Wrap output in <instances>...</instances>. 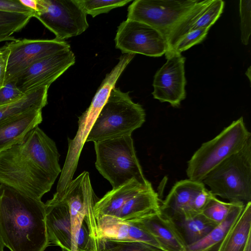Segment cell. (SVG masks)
I'll return each instance as SVG.
<instances>
[{"mask_svg": "<svg viewBox=\"0 0 251 251\" xmlns=\"http://www.w3.org/2000/svg\"><path fill=\"white\" fill-rule=\"evenodd\" d=\"M55 142L38 126L0 152V184L41 200L61 173Z\"/></svg>", "mask_w": 251, "mask_h": 251, "instance_id": "obj_1", "label": "cell"}, {"mask_svg": "<svg viewBox=\"0 0 251 251\" xmlns=\"http://www.w3.org/2000/svg\"><path fill=\"white\" fill-rule=\"evenodd\" d=\"M0 236L10 251H45L50 245L45 203L0 184Z\"/></svg>", "mask_w": 251, "mask_h": 251, "instance_id": "obj_2", "label": "cell"}, {"mask_svg": "<svg viewBox=\"0 0 251 251\" xmlns=\"http://www.w3.org/2000/svg\"><path fill=\"white\" fill-rule=\"evenodd\" d=\"M142 106L134 102L129 92L114 87L100 112L86 142L94 143L125 136L140 127L145 121Z\"/></svg>", "mask_w": 251, "mask_h": 251, "instance_id": "obj_3", "label": "cell"}, {"mask_svg": "<svg viewBox=\"0 0 251 251\" xmlns=\"http://www.w3.org/2000/svg\"><path fill=\"white\" fill-rule=\"evenodd\" d=\"M202 182L212 195L229 202H251V140L211 171Z\"/></svg>", "mask_w": 251, "mask_h": 251, "instance_id": "obj_4", "label": "cell"}, {"mask_svg": "<svg viewBox=\"0 0 251 251\" xmlns=\"http://www.w3.org/2000/svg\"><path fill=\"white\" fill-rule=\"evenodd\" d=\"M94 147L96 168L113 188L133 179L144 185L151 183L144 175L131 136L95 142Z\"/></svg>", "mask_w": 251, "mask_h": 251, "instance_id": "obj_5", "label": "cell"}, {"mask_svg": "<svg viewBox=\"0 0 251 251\" xmlns=\"http://www.w3.org/2000/svg\"><path fill=\"white\" fill-rule=\"evenodd\" d=\"M250 140L251 133L241 117L195 151L188 162L186 172L188 179L202 182L211 171L240 151Z\"/></svg>", "mask_w": 251, "mask_h": 251, "instance_id": "obj_6", "label": "cell"}, {"mask_svg": "<svg viewBox=\"0 0 251 251\" xmlns=\"http://www.w3.org/2000/svg\"><path fill=\"white\" fill-rule=\"evenodd\" d=\"M115 82L106 77L102 81L94 97L90 106L79 117L78 128L73 139H68V150L60 176L57 183L56 192L53 197L61 198L73 180L79 158L87 137L100 112L108 98Z\"/></svg>", "mask_w": 251, "mask_h": 251, "instance_id": "obj_7", "label": "cell"}, {"mask_svg": "<svg viewBox=\"0 0 251 251\" xmlns=\"http://www.w3.org/2000/svg\"><path fill=\"white\" fill-rule=\"evenodd\" d=\"M199 0H135L127 9V19L148 25L167 39L176 25Z\"/></svg>", "mask_w": 251, "mask_h": 251, "instance_id": "obj_8", "label": "cell"}, {"mask_svg": "<svg viewBox=\"0 0 251 251\" xmlns=\"http://www.w3.org/2000/svg\"><path fill=\"white\" fill-rule=\"evenodd\" d=\"M37 7L33 17L53 33L57 40L80 35L89 27L87 14L76 0H37Z\"/></svg>", "mask_w": 251, "mask_h": 251, "instance_id": "obj_9", "label": "cell"}, {"mask_svg": "<svg viewBox=\"0 0 251 251\" xmlns=\"http://www.w3.org/2000/svg\"><path fill=\"white\" fill-rule=\"evenodd\" d=\"M68 203L70 211L73 234L76 249V241L81 226L84 221L89 231L91 238L97 251L102 248L98 236L97 220L94 206L99 199L93 189L89 174L84 171L72 180L67 186L62 198Z\"/></svg>", "mask_w": 251, "mask_h": 251, "instance_id": "obj_10", "label": "cell"}, {"mask_svg": "<svg viewBox=\"0 0 251 251\" xmlns=\"http://www.w3.org/2000/svg\"><path fill=\"white\" fill-rule=\"evenodd\" d=\"M115 47L123 54L139 53L161 56L167 50V42L156 29L144 23L126 19L118 27Z\"/></svg>", "mask_w": 251, "mask_h": 251, "instance_id": "obj_11", "label": "cell"}, {"mask_svg": "<svg viewBox=\"0 0 251 251\" xmlns=\"http://www.w3.org/2000/svg\"><path fill=\"white\" fill-rule=\"evenodd\" d=\"M75 61V56L71 49L62 50L34 62L13 80L24 94L41 87L49 88Z\"/></svg>", "mask_w": 251, "mask_h": 251, "instance_id": "obj_12", "label": "cell"}, {"mask_svg": "<svg viewBox=\"0 0 251 251\" xmlns=\"http://www.w3.org/2000/svg\"><path fill=\"white\" fill-rule=\"evenodd\" d=\"M10 54L7 61L5 83L14 79L34 62L62 50L70 49L64 40L56 39H17L7 43Z\"/></svg>", "mask_w": 251, "mask_h": 251, "instance_id": "obj_13", "label": "cell"}, {"mask_svg": "<svg viewBox=\"0 0 251 251\" xmlns=\"http://www.w3.org/2000/svg\"><path fill=\"white\" fill-rule=\"evenodd\" d=\"M166 58V62L154 76L152 94L160 101L178 107L186 98L185 58L176 53L170 54Z\"/></svg>", "mask_w": 251, "mask_h": 251, "instance_id": "obj_14", "label": "cell"}, {"mask_svg": "<svg viewBox=\"0 0 251 251\" xmlns=\"http://www.w3.org/2000/svg\"><path fill=\"white\" fill-rule=\"evenodd\" d=\"M45 205L46 225L49 244L63 251H76L69 206L63 198H52Z\"/></svg>", "mask_w": 251, "mask_h": 251, "instance_id": "obj_15", "label": "cell"}, {"mask_svg": "<svg viewBox=\"0 0 251 251\" xmlns=\"http://www.w3.org/2000/svg\"><path fill=\"white\" fill-rule=\"evenodd\" d=\"M225 2L222 0H199L171 31L167 39L165 53L170 51L177 41L189 32L209 29L220 17Z\"/></svg>", "mask_w": 251, "mask_h": 251, "instance_id": "obj_16", "label": "cell"}, {"mask_svg": "<svg viewBox=\"0 0 251 251\" xmlns=\"http://www.w3.org/2000/svg\"><path fill=\"white\" fill-rule=\"evenodd\" d=\"M205 187L202 182L189 179L176 182L161 202L160 212L169 219L198 213L194 209V201L197 195Z\"/></svg>", "mask_w": 251, "mask_h": 251, "instance_id": "obj_17", "label": "cell"}, {"mask_svg": "<svg viewBox=\"0 0 251 251\" xmlns=\"http://www.w3.org/2000/svg\"><path fill=\"white\" fill-rule=\"evenodd\" d=\"M129 222L150 234L162 251H186V246L175 226L160 211Z\"/></svg>", "mask_w": 251, "mask_h": 251, "instance_id": "obj_18", "label": "cell"}, {"mask_svg": "<svg viewBox=\"0 0 251 251\" xmlns=\"http://www.w3.org/2000/svg\"><path fill=\"white\" fill-rule=\"evenodd\" d=\"M97 224L100 240L138 241L145 243L159 249L154 239L148 233L131 222L116 217L102 216L97 218Z\"/></svg>", "mask_w": 251, "mask_h": 251, "instance_id": "obj_19", "label": "cell"}, {"mask_svg": "<svg viewBox=\"0 0 251 251\" xmlns=\"http://www.w3.org/2000/svg\"><path fill=\"white\" fill-rule=\"evenodd\" d=\"M42 109H34L0 123V152L22 140L43 120Z\"/></svg>", "mask_w": 251, "mask_h": 251, "instance_id": "obj_20", "label": "cell"}, {"mask_svg": "<svg viewBox=\"0 0 251 251\" xmlns=\"http://www.w3.org/2000/svg\"><path fill=\"white\" fill-rule=\"evenodd\" d=\"M151 186L144 185L133 179L108 192L99 199L94 206L96 218L102 216L117 217L126 202L143 189Z\"/></svg>", "mask_w": 251, "mask_h": 251, "instance_id": "obj_21", "label": "cell"}, {"mask_svg": "<svg viewBox=\"0 0 251 251\" xmlns=\"http://www.w3.org/2000/svg\"><path fill=\"white\" fill-rule=\"evenodd\" d=\"M160 200L152 185L132 197L123 206L117 217L125 221L134 220L160 211Z\"/></svg>", "mask_w": 251, "mask_h": 251, "instance_id": "obj_22", "label": "cell"}, {"mask_svg": "<svg viewBox=\"0 0 251 251\" xmlns=\"http://www.w3.org/2000/svg\"><path fill=\"white\" fill-rule=\"evenodd\" d=\"M251 236V201L246 203L240 216L222 241L218 251H244Z\"/></svg>", "mask_w": 251, "mask_h": 251, "instance_id": "obj_23", "label": "cell"}, {"mask_svg": "<svg viewBox=\"0 0 251 251\" xmlns=\"http://www.w3.org/2000/svg\"><path fill=\"white\" fill-rule=\"evenodd\" d=\"M170 220L175 226L186 246L203 238L217 225L201 213Z\"/></svg>", "mask_w": 251, "mask_h": 251, "instance_id": "obj_24", "label": "cell"}, {"mask_svg": "<svg viewBox=\"0 0 251 251\" xmlns=\"http://www.w3.org/2000/svg\"><path fill=\"white\" fill-rule=\"evenodd\" d=\"M245 204L234 202L226 218L200 240L186 246V251H202L221 242L242 213Z\"/></svg>", "mask_w": 251, "mask_h": 251, "instance_id": "obj_25", "label": "cell"}, {"mask_svg": "<svg viewBox=\"0 0 251 251\" xmlns=\"http://www.w3.org/2000/svg\"><path fill=\"white\" fill-rule=\"evenodd\" d=\"M49 87L38 88L27 94L20 100L0 107V123L34 109H43L47 104Z\"/></svg>", "mask_w": 251, "mask_h": 251, "instance_id": "obj_26", "label": "cell"}, {"mask_svg": "<svg viewBox=\"0 0 251 251\" xmlns=\"http://www.w3.org/2000/svg\"><path fill=\"white\" fill-rule=\"evenodd\" d=\"M32 17L31 14L0 11V38H9L20 31Z\"/></svg>", "mask_w": 251, "mask_h": 251, "instance_id": "obj_27", "label": "cell"}, {"mask_svg": "<svg viewBox=\"0 0 251 251\" xmlns=\"http://www.w3.org/2000/svg\"><path fill=\"white\" fill-rule=\"evenodd\" d=\"M234 203L222 201L212 195L201 213L217 225L226 218Z\"/></svg>", "mask_w": 251, "mask_h": 251, "instance_id": "obj_28", "label": "cell"}, {"mask_svg": "<svg viewBox=\"0 0 251 251\" xmlns=\"http://www.w3.org/2000/svg\"><path fill=\"white\" fill-rule=\"evenodd\" d=\"M86 13L93 17L102 13H108L115 8L121 7L131 2L129 0H76Z\"/></svg>", "mask_w": 251, "mask_h": 251, "instance_id": "obj_29", "label": "cell"}, {"mask_svg": "<svg viewBox=\"0 0 251 251\" xmlns=\"http://www.w3.org/2000/svg\"><path fill=\"white\" fill-rule=\"evenodd\" d=\"M208 28H201L189 32L181 37L171 50L165 53V56L172 54H181L192 46L200 43L206 37Z\"/></svg>", "mask_w": 251, "mask_h": 251, "instance_id": "obj_30", "label": "cell"}, {"mask_svg": "<svg viewBox=\"0 0 251 251\" xmlns=\"http://www.w3.org/2000/svg\"><path fill=\"white\" fill-rule=\"evenodd\" d=\"M106 251H162L150 244L138 241H102Z\"/></svg>", "mask_w": 251, "mask_h": 251, "instance_id": "obj_31", "label": "cell"}, {"mask_svg": "<svg viewBox=\"0 0 251 251\" xmlns=\"http://www.w3.org/2000/svg\"><path fill=\"white\" fill-rule=\"evenodd\" d=\"M240 30L242 43L247 45L251 33V0H240Z\"/></svg>", "mask_w": 251, "mask_h": 251, "instance_id": "obj_32", "label": "cell"}, {"mask_svg": "<svg viewBox=\"0 0 251 251\" xmlns=\"http://www.w3.org/2000/svg\"><path fill=\"white\" fill-rule=\"evenodd\" d=\"M25 94L17 88L14 80L6 82L0 89V107L20 100Z\"/></svg>", "mask_w": 251, "mask_h": 251, "instance_id": "obj_33", "label": "cell"}, {"mask_svg": "<svg viewBox=\"0 0 251 251\" xmlns=\"http://www.w3.org/2000/svg\"><path fill=\"white\" fill-rule=\"evenodd\" d=\"M76 251H97L91 238L88 226L84 221L78 234Z\"/></svg>", "mask_w": 251, "mask_h": 251, "instance_id": "obj_34", "label": "cell"}, {"mask_svg": "<svg viewBox=\"0 0 251 251\" xmlns=\"http://www.w3.org/2000/svg\"><path fill=\"white\" fill-rule=\"evenodd\" d=\"M0 11L31 14L34 11L23 5L19 0H0Z\"/></svg>", "mask_w": 251, "mask_h": 251, "instance_id": "obj_35", "label": "cell"}, {"mask_svg": "<svg viewBox=\"0 0 251 251\" xmlns=\"http://www.w3.org/2000/svg\"><path fill=\"white\" fill-rule=\"evenodd\" d=\"M10 49L7 43L0 47V89L5 84L7 61Z\"/></svg>", "mask_w": 251, "mask_h": 251, "instance_id": "obj_36", "label": "cell"}, {"mask_svg": "<svg viewBox=\"0 0 251 251\" xmlns=\"http://www.w3.org/2000/svg\"><path fill=\"white\" fill-rule=\"evenodd\" d=\"M19 1L23 5L31 9L34 12L37 11V0H19Z\"/></svg>", "mask_w": 251, "mask_h": 251, "instance_id": "obj_37", "label": "cell"}, {"mask_svg": "<svg viewBox=\"0 0 251 251\" xmlns=\"http://www.w3.org/2000/svg\"><path fill=\"white\" fill-rule=\"evenodd\" d=\"M244 251H251V236L249 238Z\"/></svg>", "mask_w": 251, "mask_h": 251, "instance_id": "obj_38", "label": "cell"}, {"mask_svg": "<svg viewBox=\"0 0 251 251\" xmlns=\"http://www.w3.org/2000/svg\"><path fill=\"white\" fill-rule=\"evenodd\" d=\"M17 39L15 38L14 37L11 36L9 38H0V42H3L4 41H16Z\"/></svg>", "mask_w": 251, "mask_h": 251, "instance_id": "obj_39", "label": "cell"}, {"mask_svg": "<svg viewBox=\"0 0 251 251\" xmlns=\"http://www.w3.org/2000/svg\"><path fill=\"white\" fill-rule=\"evenodd\" d=\"M251 67L250 66L246 72V75L247 76V77L249 78L250 82H251Z\"/></svg>", "mask_w": 251, "mask_h": 251, "instance_id": "obj_40", "label": "cell"}, {"mask_svg": "<svg viewBox=\"0 0 251 251\" xmlns=\"http://www.w3.org/2000/svg\"><path fill=\"white\" fill-rule=\"evenodd\" d=\"M5 247L2 239L1 238V237L0 236V251H3L4 247Z\"/></svg>", "mask_w": 251, "mask_h": 251, "instance_id": "obj_41", "label": "cell"}, {"mask_svg": "<svg viewBox=\"0 0 251 251\" xmlns=\"http://www.w3.org/2000/svg\"><path fill=\"white\" fill-rule=\"evenodd\" d=\"M100 251H106L102 248V249H101Z\"/></svg>", "mask_w": 251, "mask_h": 251, "instance_id": "obj_42", "label": "cell"}]
</instances>
